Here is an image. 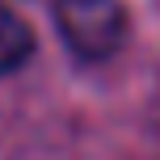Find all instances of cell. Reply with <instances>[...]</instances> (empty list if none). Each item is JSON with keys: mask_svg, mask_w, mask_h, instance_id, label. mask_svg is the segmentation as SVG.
<instances>
[{"mask_svg": "<svg viewBox=\"0 0 160 160\" xmlns=\"http://www.w3.org/2000/svg\"><path fill=\"white\" fill-rule=\"evenodd\" d=\"M55 25L80 59H110L127 38L122 0H55Z\"/></svg>", "mask_w": 160, "mask_h": 160, "instance_id": "6da1fadb", "label": "cell"}, {"mask_svg": "<svg viewBox=\"0 0 160 160\" xmlns=\"http://www.w3.org/2000/svg\"><path fill=\"white\" fill-rule=\"evenodd\" d=\"M30 55H34V30L25 25L21 13L0 4V76L17 72Z\"/></svg>", "mask_w": 160, "mask_h": 160, "instance_id": "7a4b0ae2", "label": "cell"}]
</instances>
